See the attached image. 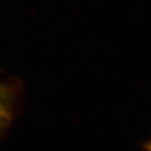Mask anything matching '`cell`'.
<instances>
[{"label": "cell", "mask_w": 151, "mask_h": 151, "mask_svg": "<svg viewBox=\"0 0 151 151\" xmlns=\"http://www.w3.org/2000/svg\"><path fill=\"white\" fill-rule=\"evenodd\" d=\"M148 148H149V149H150L151 150V142L149 143V144L148 145Z\"/></svg>", "instance_id": "7a4b0ae2"}, {"label": "cell", "mask_w": 151, "mask_h": 151, "mask_svg": "<svg viewBox=\"0 0 151 151\" xmlns=\"http://www.w3.org/2000/svg\"><path fill=\"white\" fill-rule=\"evenodd\" d=\"M9 90L0 83V127L5 124L10 118Z\"/></svg>", "instance_id": "6da1fadb"}]
</instances>
